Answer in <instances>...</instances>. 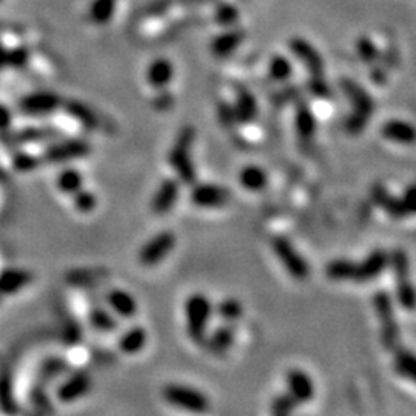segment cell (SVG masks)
<instances>
[{"instance_id":"40","label":"cell","mask_w":416,"mask_h":416,"mask_svg":"<svg viewBox=\"0 0 416 416\" xmlns=\"http://www.w3.org/2000/svg\"><path fill=\"white\" fill-rule=\"evenodd\" d=\"M219 117H221V122L224 124V126H227V128H233V126L238 124L236 114H234V110H233L231 106L221 105V108H219Z\"/></svg>"},{"instance_id":"26","label":"cell","mask_w":416,"mask_h":416,"mask_svg":"<svg viewBox=\"0 0 416 416\" xmlns=\"http://www.w3.org/2000/svg\"><path fill=\"white\" fill-rule=\"evenodd\" d=\"M267 173L258 165H247L241 170L239 182L248 192H259L267 185Z\"/></svg>"},{"instance_id":"1","label":"cell","mask_w":416,"mask_h":416,"mask_svg":"<svg viewBox=\"0 0 416 416\" xmlns=\"http://www.w3.org/2000/svg\"><path fill=\"white\" fill-rule=\"evenodd\" d=\"M196 139V131L193 126H182L179 130L176 141L168 153V164L173 168L179 182L192 187L197 182L196 167L192 158L193 143Z\"/></svg>"},{"instance_id":"44","label":"cell","mask_w":416,"mask_h":416,"mask_svg":"<svg viewBox=\"0 0 416 416\" xmlns=\"http://www.w3.org/2000/svg\"><path fill=\"white\" fill-rule=\"evenodd\" d=\"M0 300H2V297H0Z\"/></svg>"},{"instance_id":"27","label":"cell","mask_w":416,"mask_h":416,"mask_svg":"<svg viewBox=\"0 0 416 416\" xmlns=\"http://www.w3.org/2000/svg\"><path fill=\"white\" fill-rule=\"evenodd\" d=\"M117 0H92L88 8L89 21L96 25H106L116 13Z\"/></svg>"},{"instance_id":"36","label":"cell","mask_w":416,"mask_h":416,"mask_svg":"<svg viewBox=\"0 0 416 416\" xmlns=\"http://www.w3.org/2000/svg\"><path fill=\"white\" fill-rule=\"evenodd\" d=\"M297 403L295 401V398L290 393H284L275 398L273 404H271V412L273 415L278 416H284V415H290L296 409Z\"/></svg>"},{"instance_id":"24","label":"cell","mask_w":416,"mask_h":416,"mask_svg":"<svg viewBox=\"0 0 416 416\" xmlns=\"http://www.w3.org/2000/svg\"><path fill=\"white\" fill-rule=\"evenodd\" d=\"M383 136L385 139L400 143H415L416 142V128L413 125L403 121H388L383 126Z\"/></svg>"},{"instance_id":"9","label":"cell","mask_w":416,"mask_h":416,"mask_svg":"<svg viewBox=\"0 0 416 416\" xmlns=\"http://www.w3.org/2000/svg\"><path fill=\"white\" fill-rule=\"evenodd\" d=\"M271 247H273L276 256L283 262L285 270L295 279H297V281H304V279L309 276L310 273L309 264H307V261L292 246L290 241L283 236H278L273 239V242H271Z\"/></svg>"},{"instance_id":"42","label":"cell","mask_w":416,"mask_h":416,"mask_svg":"<svg viewBox=\"0 0 416 416\" xmlns=\"http://www.w3.org/2000/svg\"><path fill=\"white\" fill-rule=\"evenodd\" d=\"M271 71H273V76L276 79H284V77L288 76V67L281 60L275 63L273 68H271Z\"/></svg>"},{"instance_id":"8","label":"cell","mask_w":416,"mask_h":416,"mask_svg":"<svg viewBox=\"0 0 416 416\" xmlns=\"http://www.w3.org/2000/svg\"><path fill=\"white\" fill-rule=\"evenodd\" d=\"M58 130L50 128V126H23L19 130H10L0 133V142L5 147H26L31 143H42V142H51L58 139Z\"/></svg>"},{"instance_id":"3","label":"cell","mask_w":416,"mask_h":416,"mask_svg":"<svg viewBox=\"0 0 416 416\" xmlns=\"http://www.w3.org/2000/svg\"><path fill=\"white\" fill-rule=\"evenodd\" d=\"M92 153V146L84 138H68L54 139L48 142L47 148L42 153V162L50 165L71 164L75 160L87 158Z\"/></svg>"},{"instance_id":"14","label":"cell","mask_w":416,"mask_h":416,"mask_svg":"<svg viewBox=\"0 0 416 416\" xmlns=\"http://www.w3.org/2000/svg\"><path fill=\"white\" fill-rule=\"evenodd\" d=\"M179 196H180L179 179L167 177L162 180L155 195H153L151 202H150V210L158 216L168 214L175 208L176 202L179 201Z\"/></svg>"},{"instance_id":"2","label":"cell","mask_w":416,"mask_h":416,"mask_svg":"<svg viewBox=\"0 0 416 416\" xmlns=\"http://www.w3.org/2000/svg\"><path fill=\"white\" fill-rule=\"evenodd\" d=\"M212 302L205 295L195 293L185 301V329L188 338L197 346H204L207 327L212 318Z\"/></svg>"},{"instance_id":"35","label":"cell","mask_w":416,"mask_h":416,"mask_svg":"<svg viewBox=\"0 0 416 416\" xmlns=\"http://www.w3.org/2000/svg\"><path fill=\"white\" fill-rule=\"evenodd\" d=\"M242 313V304L238 300H234V297H227V300L221 301L218 305V314L225 322L233 324L234 321H238L241 318Z\"/></svg>"},{"instance_id":"37","label":"cell","mask_w":416,"mask_h":416,"mask_svg":"<svg viewBox=\"0 0 416 416\" xmlns=\"http://www.w3.org/2000/svg\"><path fill=\"white\" fill-rule=\"evenodd\" d=\"M159 96H156L153 99V108L158 111H168L171 110V106L175 104V99L171 96V93H168L167 89H160L158 92Z\"/></svg>"},{"instance_id":"20","label":"cell","mask_w":416,"mask_h":416,"mask_svg":"<svg viewBox=\"0 0 416 416\" xmlns=\"http://www.w3.org/2000/svg\"><path fill=\"white\" fill-rule=\"evenodd\" d=\"M62 108L71 119H75L84 130L93 131L97 128L99 119L93 108H89L87 104L76 101V99H70L67 102H62Z\"/></svg>"},{"instance_id":"23","label":"cell","mask_w":416,"mask_h":416,"mask_svg":"<svg viewBox=\"0 0 416 416\" xmlns=\"http://www.w3.org/2000/svg\"><path fill=\"white\" fill-rule=\"evenodd\" d=\"M56 185L60 193L71 197L76 195L79 190H82L85 187V176L82 171H79L75 167L63 168L58 175Z\"/></svg>"},{"instance_id":"13","label":"cell","mask_w":416,"mask_h":416,"mask_svg":"<svg viewBox=\"0 0 416 416\" xmlns=\"http://www.w3.org/2000/svg\"><path fill=\"white\" fill-rule=\"evenodd\" d=\"M190 192V201L199 208H221L230 201L227 188L214 184H195Z\"/></svg>"},{"instance_id":"29","label":"cell","mask_w":416,"mask_h":416,"mask_svg":"<svg viewBox=\"0 0 416 416\" xmlns=\"http://www.w3.org/2000/svg\"><path fill=\"white\" fill-rule=\"evenodd\" d=\"M234 110V114H236V121L238 124H248L251 122L253 119L256 117V102L255 99H253L247 92H242L239 93V97H238V104L236 106L233 108Z\"/></svg>"},{"instance_id":"30","label":"cell","mask_w":416,"mask_h":416,"mask_svg":"<svg viewBox=\"0 0 416 416\" xmlns=\"http://www.w3.org/2000/svg\"><path fill=\"white\" fill-rule=\"evenodd\" d=\"M355 267V262H350L347 259H336L330 262L325 273H327L330 279H334V281H354Z\"/></svg>"},{"instance_id":"16","label":"cell","mask_w":416,"mask_h":416,"mask_svg":"<svg viewBox=\"0 0 416 416\" xmlns=\"http://www.w3.org/2000/svg\"><path fill=\"white\" fill-rule=\"evenodd\" d=\"M106 304L117 318L131 319L139 312V305L136 297L130 292L122 290V288H111L106 293Z\"/></svg>"},{"instance_id":"7","label":"cell","mask_w":416,"mask_h":416,"mask_svg":"<svg viewBox=\"0 0 416 416\" xmlns=\"http://www.w3.org/2000/svg\"><path fill=\"white\" fill-rule=\"evenodd\" d=\"M375 310L381 321V339L385 349H396L400 341V329L395 319V310L392 305V297L387 292H378L373 297Z\"/></svg>"},{"instance_id":"17","label":"cell","mask_w":416,"mask_h":416,"mask_svg":"<svg viewBox=\"0 0 416 416\" xmlns=\"http://www.w3.org/2000/svg\"><path fill=\"white\" fill-rule=\"evenodd\" d=\"M388 264V255L383 250H375L370 253L366 261L356 264L355 278L356 283H368L383 273Z\"/></svg>"},{"instance_id":"15","label":"cell","mask_w":416,"mask_h":416,"mask_svg":"<svg viewBox=\"0 0 416 416\" xmlns=\"http://www.w3.org/2000/svg\"><path fill=\"white\" fill-rule=\"evenodd\" d=\"M33 283L31 271L25 268H5L0 271V297L14 296Z\"/></svg>"},{"instance_id":"6","label":"cell","mask_w":416,"mask_h":416,"mask_svg":"<svg viewBox=\"0 0 416 416\" xmlns=\"http://www.w3.org/2000/svg\"><path fill=\"white\" fill-rule=\"evenodd\" d=\"M176 234L170 230H164L150 238L138 253V261L142 267H156L165 261L176 247Z\"/></svg>"},{"instance_id":"39","label":"cell","mask_w":416,"mask_h":416,"mask_svg":"<svg viewBox=\"0 0 416 416\" xmlns=\"http://www.w3.org/2000/svg\"><path fill=\"white\" fill-rule=\"evenodd\" d=\"M401 199L407 214H416V185H410L407 188Z\"/></svg>"},{"instance_id":"34","label":"cell","mask_w":416,"mask_h":416,"mask_svg":"<svg viewBox=\"0 0 416 416\" xmlns=\"http://www.w3.org/2000/svg\"><path fill=\"white\" fill-rule=\"evenodd\" d=\"M71 201H73V207L75 210L80 214H89L96 210L97 207V196L94 192L88 188H82L79 190L76 195L71 196Z\"/></svg>"},{"instance_id":"31","label":"cell","mask_w":416,"mask_h":416,"mask_svg":"<svg viewBox=\"0 0 416 416\" xmlns=\"http://www.w3.org/2000/svg\"><path fill=\"white\" fill-rule=\"evenodd\" d=\"M0 410L5 413H16L17 404L13 392V381L10 373L0 375Z\"/></svg>"},{"instance_id":"18","label":"cell","mask_w":416,"mask_h":416,"mask_svg":"<svg viewBox=\"0 0 416 416\" xmlns=\"http://www.w3.org/2000/svg\"><path fill=\"white\" fill-rule=\"evenodd\" d=\"M147 82L148 85L156 89V92H160V89H167L168 85L171 84V80L175 77V67L168 59L165 58H158L153 59L150 62V65L147 67Z\"/></svg>"},{"instance_id":"21","label":"cell","mask_w":416,"mask_h":416,"mask_svg":"<svg viewBox=\"0 0 416 416\" xmlns=\"http://www.w3.org/2000/svg\"><path fill=\"white\" fill-rule=\"evenodd\" d=\"M234 342V327L227 322L216 329L210 336H207L204 347L214 356H224L231 349Z\"/></svg>"},{"instance_id":"33","label":"cell","mask_w":416,"mask_h":416,"mask_svg":"<svg viewBox=\"0 0 416 416\" xmlns=\"http://www.w3.org/2000/svg\"><path fill=\"white\" fill-rule=\"evenodd\" d=\"M395 368L396 372L409 378L416 384V355L409 350H398L395 356Z\"/></svg>"},{"instance_id":"12","label":"cell","mask_w":416,"mask_h":416,"mask_svg":"<svg viewBox=\"0 0 416 416\" xmlns=\"http://www.w3.org/2000/svg\"><path fill=\"white\" fill-rule=\"evenodd\" d=\"M92 376L85 370H76L67 376L56 390V398L63 404H71L82 400L92 390Z\"/></svg>"},{"instance_id":"25","label":"cell","mask_w":416,"mask_h":416,"mask_svg":"<svg viewBox=\"0 0 416 416\" xmlns=\"http://www.w3.org/2000/svg\"><path fill=\"white\" fill-rule=\"evenodd\" d=\"M88 321L94 330L101 333H113L119 325L116 314L111 310L102 309V307H94L88 314Z\"/></svg>"},{"instance_id":"4","label":"cell","mask_w":416,"mask_h":416,"mask_svg":"<svg viewBox=\"0 0 416 416\" xmlns=\"http://www.w3.org/2000/svg\"><path fill=\"white\" fill-rule=\"evenodd\" d=\"M162 396L168 404L192 413H205L210 409L208 398L197 388L190 385L168 384L162 388Z\"/></svg>"},{"instance_id":"10","label":"cell","mask_w":416,"mask_h":416,"mask_svg":"<svg viewBox=\"0 0 416 416\" xmlns=\"http://www.w3.org/2000/svg\"><path fill=\"white\" fill-rule=\"evenodd\" d=\"M62 97L51 92H35L21 99L19 111L30 117H45L62 108Z\"/></svg>"},{"instance_id":"38","label":"cell","mask_w":416,"mask_h":416,"mask_svg":"<svg viewBox=\"0 0 416 416\" xmlns=\"http://www.w3.org/2000/svg\"><path fill=\"white\" fill-rule=\"evenodd\" d=\"M26 60H28V53L25 50H14L6 53V65L8 67H16V68H21L23 67Z\"/></svg>"},{"instance_id":"19","label":"cell","mask_w":416,"mask_h":416,"mask_svg":"<svg viewBox=\"0 0 416 416\" xmlns=\"http://www.w3.org/2000/svg\"><path fill=\"white\" fill-rule=\"evenodd\" d=\"M287 387L288 393L295 398V401L297 404L310 401L314 393V387L310 376L297 368L290 370V372L287 373Z\"/></svg>"},{"instance_id":"22","label":"cell","mask_w":416,"mask_h":416,"mask_svg":"<svg viewBox=\"0 0 416 416\" xmlns=\"http://www.w3.org/2000/svg\"><path fill=\"white\" fill-rule=\"evenodd\" d=\"M147 342H148V332L146 330V327H142V325H133V327H130L125 333H122L117 346H119V350L122 351V354L134 356L146 349Z\"/></svg>"},{"instance_id":"28","label":"cell","mask_w":416,"mask_h":416,"mask_svg":"<svg viewBox=\"0 0 416 416\" xmlns=\"http://www.w3.org/2000/svg\"><path fill=\"white\" fill-rule=\"evenodd\" d=\"M42 164L43 162L40 156L34 155V153L31 151H23V150L17 151L11 159L13 170L16 171V173H22V175L33 173V171L38 170Z\"/></svg>"},{"instance_id":"32","label":"cell","mask_w":416,"mask_h":416,"mask_svg":"<svg viewBox=\"0 0 416 416\" xmlns=\"http://www.w3.org/2000/svg\"><path fill=\"white\" fill-rule=\"evenodd\" d=\"M296 130H297V134H300L301 138L305 141L312 139L314 136V131H316L314 117H313L312 111L309 110V106H307L305 104L300 105V108H297Z\"/></svg>"},{"instance_id":"5","label":"cell","mask_w":416,"mask_h":416,"mask_svg":"<svg viewBox=\"0 0 416 416\" xmlns=\"http://www.w3.org/2000/svg\"><path fill=\"white\" fill-rule=\"evenodd\" d=\"M395 281H396V295L398 301L405 310L416 309V290L410 283V271H409V258H407L404 250H395L390 256Z\"/></svg>"},{"instance_id":"11","label":"cell","mask_w":416,"mask_h":416,"mask_svg":"<svg viewBox=\"0 0 416 416\" xmlns=\"http://www.w3.org/2000/svg\"><path fill=\"white\" fill-rule=\"evenodd\" d=\"M347 92L351 97V101L355 102V111L347 117L346 130L349 134L356 136L367 126L370 114L373 113V104H372V101H370V97L363 92V89H359L355 85L349 84Z\"/></svg>"},{"instance_id":"41","label":"cell","mask_w":416,"mask_h":416,"mask_svg":"<svg viewBox=\"0 0 416 416\" xmlns=\"http://www.w3.org/2000/svg\"><path fill=\"white\" fill-rule=\"evenodd\" d=\"M13 111L6 105L0 104V133L10 130L13 126Z\"/></svg>"},{"instance_id":"43","label":"cell","mask_w":416,"mask_h":416,"mask_svg":"<svg viewBox=\"0 0 416 416\" xmlns=\"http://www.w3.org/2000/svg\"><path fill=\"white\" fill-rule=\"evenodd\" d=\"M0 2H4V0H0Z\"/></svg>"}]
</instances>
